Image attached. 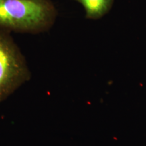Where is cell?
Here are the masks:
<instances>
[{
    "label": "cell",
    "instance_id": "cell-3",
    "mask_svg": "<svg viewBox=\"0 0 146 146\" xmlns=\"http://www.w3.org/2000/svg\"><path fill=\"white\" fill-rule=\"evenodd\" d=\"M85 10L87 19L98 20L104 16L112 8L114 0H74Z\"/></svg>",
    "mask_w": 146,
    "mask_h": 146
},
{
    "label": "cell",
    "instance_id": "cell-1",
    "mask_svg": "<svg viewBox=\"0 0 146 146\" xmlns=\"http://www.w3.org/2000/svg\"><path fill=\"white\" fill-rule=\"evenodd\" d=\"M58 11L51 0H0V31L39 34L54 26Z\"/></svg>",
    "mask_w": 146,
    "mask_h": 146
},
{
    "label": "cell",
    "instance_id": "cell-2",
    "mask_svg": "<svg viewBox=\"0 0 146 146\" xmlns=\"http://www.w3.org/2000/svg\"><path fill=\"white\" fill-rule=\"evenodd\" d=\"M31 77L26 58L11 34L0 31V102Z\"/></svg>",
    "mask_w": 146,
    "mask_h": 146
}]
</instances>
